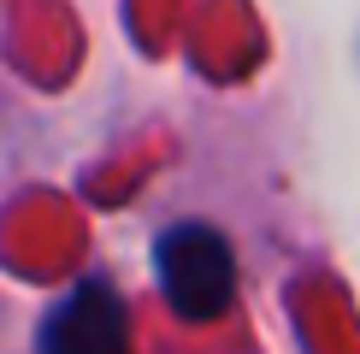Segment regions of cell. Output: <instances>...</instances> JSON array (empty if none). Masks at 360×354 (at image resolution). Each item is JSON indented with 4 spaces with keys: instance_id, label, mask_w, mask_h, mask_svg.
<instances>
[{
    "instance_id": "cell-1",
    "label": "cell",
    "mask_w": 360,
    "mask_h": 354,
    "mask_svg": "<svg viewBox=\"0 0 360 354\" xmlns=\"http://www.w3.org/2000/svg\"><path fill=\"white\" fill-rule=\"evenodd\" d=\"M154 272L177 319H219L236 301V254L213 225H172L154 242Z\"/></svg>"
},
{
    "instance_id": "cell-2",
    "label": "cell",
    "mask_w": 360,
    "mask_h": 354,
    "mask_svg": "<svg viewBox=\"0 0 360 354\" xmlns=\"http://www.w3.org/2000/svg\"><path fill=\"white\" fill-rule=\"evenodd\" d=\"M41 354H130V313L107 277H89L41 324Z\"/></svg>"
}]
</instances>
